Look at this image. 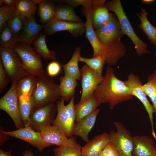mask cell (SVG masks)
<instances>
[{"mask_svg": "<svg viewBox=\"0 0 156 156\" xmlns=\"http://www.w3.org/2000/svg\"><path fill=\"white\" fill-rule=\"evenodd\" d=\"M101 104L107 103L112 109L121 103L133 99L129 88L125 81L117 78L111 66H107L102 82L93 94Z\"/></svg>", "mask_w": 156, "mask_h": 156, "instance_id": "obj_1", "label": "cell"}, {"mask_svg": "<svg viewBox=\"0 0 156 156\" xmlns=\"http://www.w3.org/2000/svg\"><path fill=\"white\" fill-rule=\"evenodd\" d=\"M83 12L86 18L85 23L86 36L93 48V57H99L103 58L108 66L116 65L126 53L125 47L121 39L109 45L102 43L97 38L93 27L91 11L84 10Z\"/></svg>", "mask_w": 156, "mask_h": 156, "instance_id": "obj_2", "label": "cell"}, {"mask_svg": "<svg viewBox=\"0 0 156 156\" xmlns=\"http://www.w3.org/2000/svg\"><path fill=\"white\" fill-rule=\"evenodd\" d=\"M38 78L37 84L30 97L32 110L55 103L61 98L59 85L55 82L52 77L47 75Z\"/></svg>", "mask_w": 156, "mask_h": 156, "instance_id": "obj_3", "label": "cell"}, {"mask_svg": "<svg viewBox=\"0 0 156 156\" xmlns=\"http://www.w3.org/2000/svg\"><path fill=\"white\" fill-rule=\"evenodd\" d=\"M109 11L114 12L119 22L121 31L130 39L134 45L136 52L139 56L148 53L147 44L142 41L135 33L122 6L120 0H112L106 2Z\"/></svg>", "mask_w": 156, "mask_h": 156, "instance_id": "obj_4", "label": "cell"}, {"mask_svg": "<svg viewBox=\"0 0 156 156\" xmlns=\"http://www.w3.org/2000/svg\"><path fill=\"white\" fill-rule=\"evenodd\" d=\"M74 99V96L72 97L66 105L62 98L56 101L55 104L57 115L52 124L61 130L68 138L73 135L75 123Z\"/></svg>", "mask_w": 156, "mask_h": 156, "instance_id": "obj_5", "label": "cell"}, {"mask_svg": "<svg viewBox=\"0 0 156 156\" xmlns=\"http://www.w3.org/2000/svg\"><path fill=\"white\" fill-rule=\"evenodd\" d=\"M0 60L12 83H18L29 75L13 49L0 47Z\"/></svg>", "mask_w": 156, "mask_h": 156, "instance_id": "obj_6", "label": "cell"}, {"mask_svg": "<svg viewBox=\"0 0 156 156\" xmlns=\"http://www.w3.org/2000/svg\"><path fill=\"white\" fill-rule=\"evenodd\" d=\"M12 49L20 57L23 66L29 74L38 77L47 75L44 69L41 57L30 45L18 43Z\"/></svg>", "mask_w": 156, "mask_h": 156, "instance_id": "obj_7", "label": "cell"}, {"mask_svg": "<svg viewBox=\"0 0 156 156\" xmlns=\"http://www.w3.org/2000/svg\"><path fill=\"white\" fill-rule=\"evenodd\" d=\"M116 131L109 134V142L115 146L120 156H132L133 138L130 132L121 122H114Z\"/></svg>", "mask_w": 156, "mask_h": 156, "instance_id": "obj_8", "label": "cell"}, {"mask_svg": "<svg viewBox=\"0 0 156 156\" xmlns=\"http://www.w3.org/2000/svg\"><path fill=\"white\" fill-rule=\"evenodd\" d=\"M17 83L16 82L12 83L9 90L0 99V109L11 117L16 129L24 127L19 112Z\"/></svg>", "mask_w": 156, "mask_h": 156, "instance_id": "obj_9", "label": "cell"}, {"mask_svg": "<svg viewBox=\"0 0 156 156\" xmlns=\"http://www.w3.org/2000/svg\"><path fill=\"white\" fill-rule=\"evenodd\" d=\"M125 82L130 89L132 94L137 97L144 105L149 116L152 128V134L156 140V135L154 129L153 107L144 91L142 87L143 84L139 78L132 73L128 76L127 80Z\"/></svg>", "mask_w": 156, "mask_h": 156, "instance_id": "obj_10", "label": "cell"}, {"mask_svg": "<svg viewBox=\"0 0 156 156\" xmlns=\"http://www.w3.org/2000/svg\"><path fill=\"white\" fill-rule=\"evenodd\" d=\"M80 73L82 92L79 103L91 97L104 78L102 75L99 74L86 64L80 69Z\"/></svg>", "mask_w": 156, "mask_h": 156, "instance_id": "obj_11", "label": "cell"}, {"mask_svg": "<svg viewBox=\"0 0 156 156\" xmlns=\"http://www.w3.org/2000/svg\"><path fill=\"white\" fill-rule=\"evenodd\" d=\"M56 112L55 103L32 110L30 116V126L34 130L40 132L47 126L52 124Z\"/></svg>", "mask_w": 156, "mask_h": 156, "instance_id": "obj_12", "label": "cell"}, {"mask_svg": "<svg viewBox=\"0 0 156 156\" xmlns=\"http://www.w3.org/2000/svg\"><path fill=\"white\" fill-rule=\"evenodd\" d=\"M98 39L105 45L112 44L124 35L121 30L119 20L115 14H112L109 21L98 29L94 30Z\"/></svg>", "mask_w": 156, "mask_h": 156, "instance_id": "obj_13", "label": "cell"}, {"mask_svg": "<svg viewBox=\"0 0 156 156\" xmlns=\"http://www.w3.org/2000/svg\"><path fill=\"white\" fill-rule=\"evenodd\" d=\"M4 134L11 137L24 140L37 148L41 152L47 147L51 146L42 139L40 132L33 129L30 125L12 131H2Z\"/></svg>", "mask_w": 156, "mask_h": 156, "instance_id": "obj_14", "label": "cell"}, {"mask_svg": "<svg viewBox=\"0 0 156 156\" xmlns=\"http://www.w3.org/2000/svg\"><path fill=\"white\" fill-rule=\"evenodd\" d=\"M44 31L47 35H52L60 31H68L72 36L77 37L86 32L85 23L73 22L54 18L45 25Z\"/></svg>", "mask_w": 156, "mask_h": 156, "instance_id": "obj_15", "label": "cell"}, {"mask_svg": "<svg viewBox=\"0 0 156 156\" xmlns=\"http://www.w3.org/2000/svg\"><path fill=\"white\" fill-rule=\"evenodd\" d=\"M105 0H93L91 10V18L94 30L106 24L110 20L112 14L106 5Z\"/></svg>", "mask_w": 156, "mask_h": 156, "instance_id": "obj_16", "label": "cell"}, {"mask_svg": "<svg viewBox=\"0 0 156 156\" xmlns=\"http://www.w3.org/2000/svg\"><path fill=\"white\" fill-rule=\"evenodd\" d=\"M45 25L38 23L34 16L27 20L25 22L22 32L18 38L19 43L30 45L39 36Z\"/></svg>", "mask_w": 156, "mask_h": 156, "instance_id": "obj_17", "label": "cell"}, {"mask_svg": "<svg viewBox=\"0 0 156 156\" xmlns=\"http://www.w3.org/2000/svg\"><path fill=\"white\" fill-rule=\"evenodd\" d=\"M132 156H156V146L153 140L146 135L133 137Z\"/></svg>", "mask_w": 156, "mask_h": 156, "instance_id": "obj_18", "label": "cell"}, {"mask_svg": "<svg viewBox=\"0 0 156 156\" xmlns=\"http://www.w3.org/2000/svg\"><path fill=\"white\" fill-rule=\"evenodd\" d=\"M109 142L107 133L96 135L82 147L81 156H98Z\"/></svg>", "mask_w": 156, "mask_h": 156, "instance_id": "obj_19", "label": "cell"}, {"mask_svg": "<svg viewBox=\"0 0 156 156\" xmlns=\"http://www.w3.org/2000/svg\"><path fill=\"white\" fill-rule=\"evenodd\" d=\"M100 109L98 108L91 114L86 116L79 121L75 122L73 135L80 137L84 141L89 140L88 135L94 126Z\"/></svg>", "mask_w": 156, "mask_h": 156, "instance_id": "obj_20", "label": "cell"}, {"mask_svg": "<svg viewBox=\"0 0 156 156\" xmlns=\"http://www.w3.org/2000/svg\"><path fill=\"white\" fill-rule=\"evenodd\" d=\"M40 132L44 141L50 146H62L68 139L61 130L52 124L47 126Z\"/></svg>", "mask_w": 156, "mask_h": 156, "instance_id": "obj_21", "label": "cell"}, {"mask_svg": "<svg viewBox=\"0 0 156 156\" xmlns=\"http://www.w3.org/2000/svg\"><path fill=\"white\" fill-rule=\"evenodd\" d=\"M100 105L93 94L83 102L75 105V122L95 111Z\"/></svg>", "mask_w": 156, "mask_h": 156, "instance_id": "obj_22", "label": "cell"}, {"mask_svg": "<svg viewBox=\"0 0 156 156\" xmlns=\"http://www.w3.org/2000/svg\"><path fill=\"white\" fill-rule=\"evenodd\" d=\"M81 151L76 138L72 136L65 144L55 148L53 153L54 156H81Z\"/></svg>", "mask_w": 156, "mask_h": 156, "instance_id": "obj_23", "label": "cell"}, {"mask_svg": "<svg viewBox=\"0 0 156 156\" xmlns=\"http://www.w3.org/2000/svg\"><path fill=\"white\" fill-rule=\"evenodd\" d=\"M75 79L64 75L59 78V85L61 98L68 101L74 96L78 83Z\"/></svg>", "mask_w": 156, "mask_h": 156, "instance_id": "obj_24", "label": "cell"}, {"mask_svg": "<svg viewBox=\"0 0 156 156\" xmlns=\"http://www.w3.org/2000/svg\"><path fill=\"white\" fill-rule=\"evenodd\" d=\"M81 48L79 46L75 47V50L69 61L66 64L62 65L65 75L72 77L77 80H81L80 69L78 62L81 56Z\"/></svg>", "mask_w": 156, "mask_h": 156, "instance_id": "obj_25", "label": "cell"}, {"mask_svg": "<svg viewBox=\"0 0 156 156\" xmlns=\"http://www.w3.org/2000/svg\"><path fill=\"white\" fill-rule=\"evenodd\" d=\"M148 14V12L142 8L137 14L140 21L139 27L146 35L151 42L156 46V27L149 22L147 17Z\"/></svg>", "mask_w": 156, "mask_h": 156, "instance_id": "obj_26", "label": "cell"}, {"mask_svg": "<svg viewBox=\"0 0 156 156\" xmlns=\"http://www.w3.org/2000/svg\"><path fill=\"white\" fill-rule=\"evenodd\" d=\"M42 0H16L15 8L25 20L34 17L38 4Z\"/></svg>", "mask_w": 156, "mask_h": 156, "instance_id": "obj_27", "label": "cell"}, {"mask_svg": "<svg viewBox=\"0 0 156 156\" xmlns=\"http://www.w3.org/2000/svg\"><path fill=\"white\" fill-rule=\"evenodd\" d=\"M38 77L29 74L19 81L17 83V93L18 98L23 95L31 97L37 84Z\"/></svg>", "mask_w": 156, "mask_h": 156, "instance_id": "obj_28", "label": "cell"}, {"mask_svg": "<svg viewBox=\"0 0 156 156\" xmlns=\"http://www.w3.org/2000/svg\"><path fill=\"white\" fill-rule=\"evenodd\" d=\"M47 34H42L40 35L33 44L34 49L35 52L44 60L51 59L55 60L56 59L55 52L50 50L47 47L45 38Z\"/></svg>", "mask_w": 156, "mask_h": 156, "instance_id": "obj_29", "label": "cell"}, {"mask_svg": "<svg viewBox=\"0 0 156 156\" xmlns=\"http://www.w3.org/2000/svg\"><path fill=\"white\" fill-rule=\"evenodd\" d=\"M55 18L73 22H82V19L75 12L73 8L68 4L60 5L55 8Z\"/></svg>", "mask_w": 156, "mask_h": 156, "instance_id": "obj_30", "label": "cell"}, {"mask_svg": "<svg viewBox=\"0 0 156 156\" xmlns=\"http://www.w3.org/2000/svg\"><path fill=\"white\" fill-rule=\"evenodd\" d=\"M38 14L42 25H45L55 18V8L51 2L42 0L38 4Z\"/></svg>", "mask_w": 156, "mask_h": 156, "instance_id": "obj_31", "label": "cell"}, {"mask_svg": "<svg viewBox=\"0 0 156 156\" xmlns=\"http://www.w3.org/2000/svg\"><path fill=\"white\" fill-rule=\"evenodd\" d=\"M18 98L19 114L24 127L30 125V116L32 110L30 97L23 95Z\"/></svg>", "mask_w": 156, "mask_h": 156, "instance_id": "obj_32", "label": "cell"}, {"mask_svg": "<svg viewBox=\"0 0 156 156\" xmlns=\"http://www.w3.org/2000/svg\"><path fill=\"white\" fill-rule=\"evenodd\" d=\"M142 87L153 103L154 114L156 117V69L148 76L147 81L143 85Z\"/></svg>", "mask_w": 156, "mask_h": 156, "instance_id": "obj_33", "label": "cell"}, {"mask_svg": "<svg viewBox=\"0 0 156 156\" xmlns=\"http://www.w3.org/2000/svg\"><path fill=\"white\" fill-rule=\"evenodd\" d=\"M0 31V47L12 49L19 43L18 38L14 36L7 23Z\"/></svg>", "mask_w": 156, "mask_h": 156, "instance_id": "obj_34", "label": "cell"}, {"mask_svg": "<svg viewBox=\"0 0 156 156\" xmlns=\"http://www.w3.org/2000/svg\"><path fill=\"white\" fill-rule=\"evenodd\" d=\"M79 62H83L99 74L102 75L103 69L105 63L104 60L100 57L88 58L81 57Z\"/></svg>", "mask_w": 156, "mask_h": 156, "instance_id": "obj_35", "label": "cell"}, {"mask_svg": "<svg viewBox=\"0 0 156 156\" xmlns=\"http://www.w3.org/2000/svg\"><path fill=\"white\" fill-rule=\"evenodd\" d=\"M25 21L18 13L7 22L14 36L18 38L22 30Z\"/></svg>", "mask_w": 156, "mask_h": 156, "instance_id": "obj_36", "label": "cell"}, {"mask_svg": "<svg viewBox=\"0 0 156 156\" xmlns=\"http://www.w3.org/2000/svg\"><path fill=\"white\" fill-rule=\"evenodd\" d=\"M17 13L14 8L5 5L0 8V29L2 28L7 22Z\"/></svg>", "mask_w": 156, "mask_h": 156, "instance_id": "obj_37", "label": "cell"}, {"mask_svg": "<svg viewBox=\"0 0 156 156\" xmlns=\"http://www.w3.org/2000/svg\"><path fill=\"white\" fill-rule=\"evenodd\" d=\"M69 5L73 8L77 7L81 5L83 6V8L86 9H91L93 5L92 0H64L60 1Z\"/></svg>", "mask_w": 156, "mask_h": 156, "instance_id": "obj_38", "label": "cell"}, {"mask_svg": "<svg viewBox=\"0 0 156 156\" xmlns=\"http://www.w3.org/2000/svg\"><path fill=\"white\" fill-rule=\"evenodd\" d=\"M62 67L58 62L53 61L50 62L47 67V75L51 77L57 76L60 73Z\"/></svg>", "mask_w": 156, "mask_h": 156, "instance_id": "obj_39", "label": "cell"}, {"mask_svg": "<svg viewBox=\"0 0 156 156\" xmlns=\"http://www.w3.org/2000/svg\"><path fill=\"white\" fill-rule=\"evenodd\" d=\"M10 79L4 69L2 63L0 60V92L1 93L6 87Z\"/></svg>", "mask_w": 156, "mask_h": 156, "instance_id": "obj_40", "label": "cell"}, {"mask_svg": "<svg viewBox=\"0 0 156 156\" xmlns=\"http://www.w3.org/2000/svg\"><path fill=\"white\" fill-rule=\"evenodd\" d=\"M98 156H120L114 145L109 142Z\"/></svg>", "mask_w": 156, "mask_h": 156, "instance_id": "obj_41", "label": "cell"}, {"mask_svg": "<svg viewBox=\"0 0 156 156\" xmlns=\"http://www.w3.org/2000/svg\"><path fill=\"white\" fill-rule=\"evenodd\" d=\"M16 0H0V6L2 5V3L4 5L10 7L14 8L15 6Z\"/></svg>", "mask_w": 156, "mask_h": 156, "instance_id": "obj_42", "label": "cell"}, {"mask_svg": "<svg viewBox=\"0 0 156 156\" xmlns=\"http://www.w3.org/2000/svg\"><path fill=\"white\" fill-rule=\"evenodd\" d=\"M12 151L11 150H10L8 151H6L0 149V156H12Z\"/></svg>", "mask_w": 156, "mask_h": 156, "instance_id": "obj_43", "label": "cell"}, {"mask_svg": "<svg viewBox=\"0 0 156 156\" xmlns=\"http://www.w3.org/2000/svg\"><path fill=\"white\" fill-rule=\"evenodd\" d=\"M22 156H34L32 152L29 150H25L22 153Z\"/></svg>", "mask_w": 156, "mask_h": 156, "instance_id": "obj_44", "label": "cell"}, {"mask_svg": "<svg viewBox=\"0 0 156 156\" xmlns=\"http://www.w3.org/2000/svg\"><path fill=\"white\" fill-rule=\"evenodd\" d=\"M155 1L154 0H142V4L144 3H151L154 2Z\"/></svg>", "mask_w": 156, "mask_h": 156, "instance_id": "obj_45", "label": "cell"}, {"mask_svg": "<svg viewBox=\"0 0 156 156\" xmlns=\"http://www.w3.org/2000/svg\"><path fill=\"white\" fill-rule=\"evenodd\" d=\"M155 56L156 57V52L155 53Z\"/></svg>", "mask_w": 156, "mask_h": 156, "instance_id": "obj_46", "label": "cell"}, {"mask_svg": "<svg viewBox=\"0 0 156 156\" xmlns=\"http://www.w3.org/2000/svg\"><path fill=\"white\" fill-rule=\"evenodd\" d=\"M155 146H156V144H155Z\"/></svg>", "mask_w": 156, "mask_h": 156, "instance_id": "obj_47", "label": "cell"}, {"mask_svg": "<svg viewBox=\"0 0 156 156\" xmlns=\"http://www.w3.org/2000/svg\"></svg>", "mask_w": 156, "mask_h": 156, "instance_id": "obj_48", "label": "cell"}]
</instances>
